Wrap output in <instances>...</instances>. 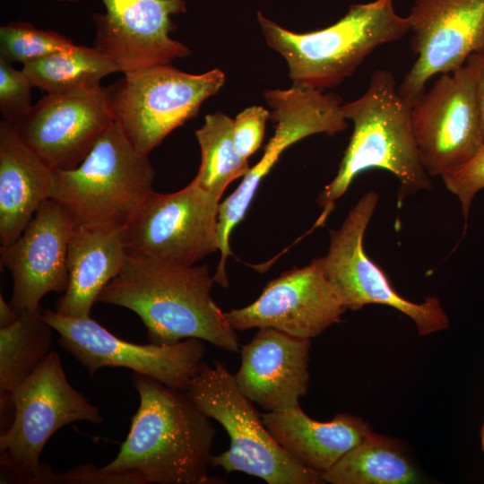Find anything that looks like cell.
I'll use <instances>...</instances> for the list:
<instances>
[{
	"instance_id": "6da1fadb",
	"label": "cell",
	"mask_w": 484,
	"mask_h": 484,
	"mask_svg": "<svg viewBox=\"0 0 484 484\" xmlns=\"http://www.w3.org/2000/svg\"><path fill=\"white\" fill-rule=\"evenodd\" d=\"M132 384L140 402L117 456L99 471L136 484L217 483L209 476L216 428L185 391L143 374Z\"/></svg>"
},
{
	"instance_id": "7a4b0ae2",
	"label": "cell",
	"mask_w": 484,
	"mask_h": 484,
	"mask_svg": "<svg viewBox=\"0 0 484 484\" xmlns=\"http://www.w3.org/2000/svg\"><path fill=\"white\" fill-rule=\"evenodd\" d=\"M213 282L207 265H181L127 254L121 271L97 302L135 313L151 343L195 338L238 352L236 330L212 298Z\"/></svg>"
},
{
	"instance_id": "3957f363",
	"label": "cell",
	"mask_w": 484,
	"mask_h": 484,
	"mask_svg": "<svg viewBox=\"0 0 484 484\" xmlns=\"http://www.w3.org/2000/svg\"><path fill=\"white\" fill-rule=\"evenodd\" d=\"M411 108L400 95L392 73L385 69L372 73L359 98L342 104L353 132L336 176L317 197L323 211L314 228L324 225L355 177L371 169L387 170L397 177L399 205L405 197L431 189L412 129Z\"/></svg>"
},
{
	"instance_id": "277c9868",
	"label": "cell",
	"mask_w": 484,
	"mask_h": 484,
	"mask_svg": "<svg viewBox=\"0 0 484 484\" xmlns=\"http://www.w3.org/2000/svg\"><path fill=\"white\" fill-rule=\"evenodd\" d=\"M257 20L269 46L287 62L293 84L324 91L352 75L377 47L397 41L410 31L393 0L350 5L335 23L317 30H289L260 12Z\"/></svg>"
},
{
	"instance_id": "5b68a950",
	"label": "cell",
	"mask_w": 484,
	"mask_h": 484,
	"mask_svg": "<svg viewBox=\"0 0 484 484\" xmlns=\"http://www.w3.org/2000/svg\"><path fill=\"white\" fill-rule=\"evenodd\" d=\"M155 170L115 121L75 169L54 170L51 199L74 227L123 230L152 191Z\"/></svg>"
},
{
	"instance_id": "8992f818",
	"label": "cell",
	"mask_w": 484,
	"mask_h": 484,
	"mask_svg": "<svg viewBox=\"0 0 484 484\" xmlns=\"http://www.w3.org/2000/svg\"><path fill=\"white\" fill-rule=\"evenodd\" d=\"M185 393L229 435V448L212 455V467L255 476L268 484L324 483L320 473L302 465L273 439L222 362L215 360L211 366L203 361Z\"/></svg>"
},
{
	"instance_id": "52a82bcc",
	"label": "cell",
	"mask_w": 484,
	"mask_h": 484,
	"mask_svg": "<svg viewBox=\"0 0 484 484\" xmlns=\"http://www.w3.org/2000/svg\"><path fill=\"white\" fill-rule=\"evenodd\" d=\"M9 399L14 414L0 436L1 483H45L50 469L41 464L40 454L52 435L75 421L103 422L99 408L71 385L54 350Z\"/></svg>"
},
{
	"instance_id": "ba28073f",
	"label": "cell",
	"mask_w": 484,
	"mask_h": 484,
	"mask_svg": "<svg viewBox=\"0 0 484 484\" xmlns=\"http://www.w3.org/2000/svg\"><path fill=\"white\" fill-rule=\"evenodd\" d=\"M225 80L218 68L193 74L171 65L125 73L108 86L114 121L139 151L149 154L173 130L194 117Z\"/></svg>"
},
{
	"instance_id": "9c48e42d",
	"label": "cell",
	"mask_w": 484,
	"mask_h": 484,
	"mask_svg": "<svg viewBox=\"0 0 484 484\" xmlns=\"http://www.w3.org/2000/svg\"><path fill=\"white\" fill-rule=\"evenodd\" d=\"M264 97L272 108L270 118L275 132L264 148L261 160L243 177L241 184L220 202L218 215L219 251L220 258L213 279L220 284L229 282L226 263L229 255V236L240 222L264 177L286 149L313 134H334L347 128L341 96L293 84L281 90H267Z\"/></svg>"
},
{
	"instance_id": "30bf717a",
	"label": "cell",
	"mask_w": 484,
	"mask_h": 484,
	"mask_svg": "<svg viewBox=\"0 0 484 484\" xmlns=\"http://www.w3.org/2000/svg\"><path fill=\"white\" fill-rule=\"evenodd\" d=\"M378 198L376 192H367L341 226L331 230L328 252L321 256L328 281L346 309L359 310L369 304L391 307L409 316L420 336L447 329L450 321L436 297H428L422 303L402 298L385 272L366 254L365 232Z\"/></svg>"
},
{
	"instance_id": "8fae6325",
	"label": "cell",
	"mask_w": 484,
	"mask_h": 484,
	"mask_svg": "<svg viewBox=\"0 0 484 484\" xmlns=\"http://www.w3.org/2000/svg\"><path fill=\"white\" fill-rule=\"evenodd\" d=\"M220 203L193 180L174 193L152 190L123 229L127 254L194 265L219 251Z\"/></svg>"
},
{
	"instance_id": "7c38bea8",
	"label": "cell",
	"mask_w": 484,
	"mask_h": 484,
	"mask_svg": "<svg viewBox=\"0 0 484 484\" xmlns=\"http://www.w3.org/2000/svg\"><path fill=\"white\" fill-rule=\"evenodd\" d=\"M411 123L429 177H442L472 160L484 145L473 69L464 65L441 74L412 103Z\"/></svg>"
},
{
	"instance_id": "4fadbf2b",
	"label": "cell",
	"mask_w": 484,
	"mask_h": 484,
	"mask_svg": "<svg viewBox=\"0 0 484 484\" xmlns=\"http://www.w3.org/2000/svg\"><path fill=\"white\" fill-rule=\"evenodd\" d=\"M40 315L58 333L59 344L91 376L101 367H125L185 391L205 354L203 341L195 338L174 344H136L114 335L91 316H67L49 309Z\"/></svg>"
},
{
	"instance_id": "5bb4252c",
	"label": "cell",
	"mask_w": 484,
	"mask_h": 484,
	"mask_svg": "<svg viewBox=\"0 0 484 484\" xmlns=\"http://www.w3.org/2000/svg\"><path fill=\"white\" fill-rule=\"evenodd\" d=\"M108 87L47 93L22 118L10 122L50 169L78 167L113 123Z\"/></svg>"
},
{
	"instance_id": "9a60e30c",
	"label": "cell",
	"mask_w": 484,
	"mask_h": 484,
	"mask_svg": "<svg viewBox=\"0 0 484 484\" xmlns=\"http://www.w3.org/2000/svg\"><path fill=\"white\" fill-rule=\"evenodd\" d=\"M417 59L398 87L412 103L436 74L450 73L484 52V0H416L408 16Z\"/></svg>"
},
{
	"instance_id": "2e32d148",
	"label": "cell",
	"mask_w": 484,
	"mask_h": 484,
	"mask_svg": "<svg viewBox=\"0 0 484 484\" xmlns=\"http://www.w3.org/2000/svg\"><path fill=\"white\" fill-rule=\"evenodd\" d=\"M347 309L328 281L321 256L269 281L250 305L226 312L236 331L272 328L311 339L340 323Z\"/></svg>"
},
{
	"instance_id": "e0dca14e",
	"label": "cell",
	"mask_w": 484,
	"mask_h": 484,
	"mask_svg": "<svg viewBox=\"0 0 484 484\" xmlns=\"http://www.w3.org/2000/svg\"><path fill=\"white\" fill-rule=\"evenodd\" d=\"M105 13H95L94 48L109 56L123 73L170 65L191 54L170 37L171 15L186 13L185 0H102Z\"/></svg>"
},
{
	"instance_id": "ac0fdd59",
	"label": "cell",
	"mask_w": 484,
	"mask_h": 484,
	"mask_svg": "<svg viewBox=\"0 0 484 484\" xmlns=\"http://www.w3.org/2000/svg\"><path fill=\"white\" fill-rule=\"evenodd\" d=\"M74 225L53 199L38 210L21 236L1 246V266L13 277L10 301L18 313L39 310L43 297L68 286L67 247Z\"/></svg>"
},
{
	"instance_id": "d6986e66",
	"label": "cell",
	"mask_w": 484,
	"mask_h": 484,
	"mask_svg": "<svg viewBox=\"0 0 484 484\" xmlns=\"http://www.w3.org/2000/svg\"><path fill=\"white\" fill-rule=\"evenodd\" d=\"M310 347V339L259 328L240 348L241 364L233 374L238 388L265 411L299 406L308 391Z\"/></svg>"
},
{
	"instance_id": "ffe728a7",
	"label": "cell",
	"mask_w": 484,
	"mask_h": 484,
	"mask_svg": "<svg viewBox=\"0 0 484 484\" xmlns=\"http://www.w3.org/2000/svg\"><path fill=\"white\" fill-rule=\"evenodd\" d=\"M53 173L18 135L0 122V244L7 246L23 232L39 207L51 199Z\"/></svg>"
},
{
	"instance_id": "44dd1931",
	"label": "cell",
	"mask_w": 484,
	"mask_h": 484,
	"mask_svg": "<svg viewBox=\"0 0 484 484\" xmlns=\"http://www.w3.org/2000/svg\"><path fill=\"white\" fill-rule=\"evenodd\" d=\"M261 415L273 439L298 462L320 474L373 432L367 422L349 413H339L326 422L311 419L300 406Z\"/></svg>"
},
{
	"instance_id": "7402d4cb",
	"label": "cell",
	"mask_w": 484,
	"mask_h": 484,
	"mask_svg": "<svg viewBox=\"0 0 484 484\" xmlns=\"http://www.w3.org/2000/svg\"><path fill=\"white\" fill-rule=\"evenodd\" d=\"M127 256L123 230L74 227L67 247L69 281L56 311L91 316L106 285L121 271Z\"/></svg>"
},
{
	"instance_id": "603a6c76",
	"label": "cell",
	"mask_w": 484,
	"mask_h": 484,
	"mask_svg": "<svg viewBox=\"0 0 484 484\" xmlns=\"http://www.w3.org/2000/svg\"><path fill=\"white\" fill-rule=\"evenodd\" d=\"M321 478L331 484H411L421 480L400 443L374 431Z\"/></svg>"
},
{
	"instance_id": "cb8c5ba5",
	"label": "cell",
	"mask_w": 484,
	"mask_h": 484,
	"mask_svg": "<svg viewBox=\"0 0 484 484\" xmlns=\"http://www.w3.org/2000/svg\"><path fill=\"white\" fill-rule=\"evenodd\" d=\"M22 71L31 87L47 93H64L93 88L100 80L120 72L116 63L96 48L73 45L25 63Z\"/></svg>"
},
{
	"instance_id": "d4e9b609",
	"label": "cell",
	"mask_w": 484,
	"mask_h": 484,
	"mask_svg": "<svg viewBox=\"0 0 484 484\" xmlns=\"http://www.w3.org/2000/svg\"><path fill=\"white\" fill-rule=\"evenodd\" d=\"M52 330L40 309L19 314L13 324L0 328L1 405L49 354Z\"/></svg>"
},
{
	"instance_id": "484cf974",
	"label": "cell",
	"mask_w": 484,
	"mask_h": 484,
	"mask_svg": "<svg viewBox=\"0 0 484 484\" xmlns=\"http://www.w3.org/2000/svg\"><path fill=\"white\" fill-rule=\"evenodd\" d=\"M195 136L201 165L193 181L220 201L229 185L250 169L248 160L236 149L233 119L221 112L209 114Z\"/></svg>"
},
{
	"instance_id": "4316f807",
	"label": "cell",
	"mask_w": 484,
	"mask_h": 484,
	"mask_svg": "<svg viewBox=\"0 0 484 484\" xmlns=\"http://www.w3.org/2000/svg\"><path fill=\"white\" fill-rule=\"evenodd\" d=\"M73 45L65 36L29 22H11L0 28V56L11 63L23 65Z\"/></svg>"
},
{
	"instance_id": "83f0119b",
	"label": "cell",
	"mask_w": 484,
	"mask_h": 484,
	"mask_svg": "<svg viewBox=\"0 0 484 484\" xmlns=\"http://www.w3.org/2000/svg\"><path fill=\"white\" fill-rule=\"evenodd\" d=\"M0 56V113L4 120L16 121L26 116L31 104V85L21 70Z\"/></svg>"
},
{
	"instance_id": "f1b7e54d",
	"label": "cell",
	"mask_w": 484,
	"mask_h": 484,
	"mask_svg": "<svg viewBox=\"0 0 484 484\" xmlns=\"http://www.w3.org/2000/svg\"><path fill=\"white\" fill-rule=\"evenodd\" d=\"M442 179L448 191L459 199L466 220L474 196L484 189V145L472 160Z\"/></svg>"
},
{
	"instance_id": "f546056e",
	"label": "cell",
	"mask_w": 484,
	"mask_h": 484,
	"mask_svg": "<svg viewBox=\"0 0 484 484\" xmlns=\"http://www.w3.org/2000/svg\"><path fill=\"white\" fill-rule=\"evenodd\" d=\"M271 113L262 106H251L233 119V138L238 152L248 160L261 146Z\"/></svg>"
},
{
	"instance_id": "4dcf8cb0",
	"label": "cell",
	"mask_w": 484,
	"mask_h": 484,
	"mask_svg": "<svg viewBox=\"0 0 484 484\" xmlns=\"http://www.w3.org/2000/svg\"><path fill=\"white\" fill-rule=\"evenodd\" d=\"M465 65L473 69L476 74V91L481 122V134L484 143V52L472 53Z\"/></svg>"
},
{
	"instance_id": "1f68e13d",
	"label": "cell",
	"mask_w": 484,
	"mask_h": 484,
	"mask_svg": "<svg viewBox=\"0 0 484 484\" xmlns=\"http://www.w3.org/2000/svg\"><path fill=\"white\" fill-rule=\"evenodd\" d=\"M19 314L7 303L2 294L0 295V328L13 324L18 318Z\"/></svg>"
},
{
	"instance_id": "d6a6232c",
	"label": "cell",
	"mask_w": 484,
	"mask_h": 484,
	"mask_svg": "<svg viewBox=\"0 0 484 484\" xmlns=\"http://www.w3.org/2000/svg\"><path fill=\"white\" fill-rule=\"evenodd\" d=\"M480 436H481L482 450L484 452V423L481 428Z\"/></svg>"
},
{
	"instance_id": "836d02e7",
	"label": "cell",
	"mask_w": 484,
	"mask_h": 484,
	"mask_svg": "<svg viewBox=\"0 0 484 484\" xmlns=\"http://www.w3.org/2000/svg\"><path fill=\"white\" fill-rule=\"evenodd\" d=\"M54 1L79 2L81 0H54Z\"/></svg>"
}]
</instances>
